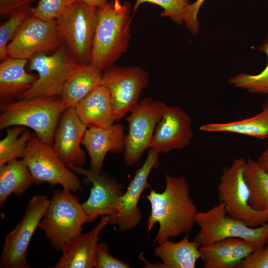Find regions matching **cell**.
Here are the masks:
<instances>
[{
    "instance_id": "cell-38",
    "label": "cell",
    "mask_w": 268,
    "mask_h": 268,
    "mask_svg": "<svg viewBox=\"0 0 268 268\" xmlns=\"http://www.w3.org/2000/svg\"><path fill=\"white\" fill-rule=\"evenodd\" d=\"M75 1L84 2L96 8L104 7L109 3L107 0H71V2Z\"/></svg>"
},
{
    "instance_id": "cell-35",
    "label": "cell",
    "mask_w": 268,
    "mask_h": 268,
    "mask_svg": "<svg viewBox=\"0 0 268 268\" xmlns=\"http://www.w3.org/2000/svg\"><path fill=\"white\" fill-rule=\"evenodd\" d=\"M204 0H197L194 3L189 4L184 21L188 29L193 34L198 33L199 29V22L198 14L201 6Z\"/></svg>"
},
{
    "instance_id": "cell-5",
    "label": "cell",
    "mask_w": 268,
    "mask_h": 268,
    "mask_svg": "<svg viewBox=\"0 0 268 268\" xmlns=\"http://www.w3.org/2000/svg\"><path fill=\"white\" fill-rule=\"evenodd\" d=\"M195 219L200 227L195 240L201 246L227 238L244 239L256 248L268 243V222L259 227H251L228 215L222 202L206 211H198Z\"/></svg>"
},
{
    "instance_id": "cell-30",
    "label": "cell",
    "mask_w": 268,
    "mask_h": 268,
    "mask_svg": "<svg viewBox=\"0 0 268 268\" xmlns=\"http://www.w3.org/2000/svg\"><path fill=\"white\" fill-rule=\"evenodd\" d=\"M31 7L27 5L20 7L11 13L10 17L0 26V60L8 58V43L14 37L16 31L25 19L31 14Z\"/></svg>"
},
{
    "instance_id": "cell-34",
    "label": "cell",
    "mask_w": 268,
    "mask_h": 268,
    "mask_svg": "<svg viewBox=\"0 0 268 268\" xmlns=\"http://www.w3.org/2000/svg\"><path fill=\"white\" fill-rule=\"evenodd\" d=\"M238 268H268V245L256 248L242 260Z\"/></svg>"
},
{
    "instance_id": "cell-19",
    "label": "cell",
    "mask_w": 268,
    "mask_h": 268,
    "mask_svg": "<svg viewBox=\"0 0 268 268\" xmlns=\"http://www.w3.org/2000/svg\"><path fill=\"white\" fill-rule=\"evenodd\" d=\"M111 217L102 216L99 222L90 231L75 237L63 248V255L55 268H92L101 231L110 222Z\"/></svg>"
},
{
    "instance_id": "cell-27",
    "label": "cell",
    "mask_w": 268,
    "mask_h": 268,
    "mask_svg": "<svg viewBox=\"0 0 268 268\" xmlns=\"http://www.w3.org/2000/svg\"><path fill=\"white\" fill-rule=\"evenodd\" d=\"M244 177L249 191V203L255 210H268V174L251 158L244 165Z\"/></svg>"
},
{
    "instance_id": "cell-9",
    "label": "cell",
    "mask_w": 268,
    "mask_h": 268,
    "mask_svg": "<svg viewBox=\"0 0 268 268\" xmlns=\"http://www.w3.org/2000/svg\"><path fill=\"white\" fill-rule=\"evenodd\" d=\"M22 160L34 183L59 184L70 192L81 190L77 175L61 160L52 145L42 142L36 135L29 141Z\"/></svg>"
},
{
    "instance_id": "cell-7",
    "label": "cell",
    "mask_w": 268,
    "mask_h": 268,
    "mask_svg": "<svg viewBox=\"0 0 268 268\" xmlns=\"http://www.w3.org/2000/svg\"><path fill=\"white\" fill-rule=\"evenodd\" d=\"M56 20L64 44L76 62L80 64L91 63L97 8L81 1H73Z\"/></svg>"
},
{
    "instance_id": "cell-10",
    "label": "cell",
    "mask_w": 268,
    "mask_h": 268,
    "mask_svg": "<svg viewBox=\"0 0 268 268\" xmlns=\"http://www.w3.org/2000/svg\"><path fill=\"white\" fill-rule=\"evenodd\" d=\"M149 74L143 68L112 65L102 71L100 84L110 93L115 122L121 120L138 103Z\"/></svg>"
},
{
    "instance_id": "cell-3",
    "label": "cell",
    "mask_w": 268,
    "mask_h": 268,
    "mask_svg": "<svg viewBox=\"0 0 268 268\" xmlns=\"http://www.w3.org/2000/svg\"><path fill=\"white\" fill-rule=\"evenodd\" d=\"M65 109L60 97H36L0 104V129L21 126L33 130L52 145L58 123Z\"/></svg>"
},
{
    "instance_id": "cell-32",
    "label": "cell",
    "mask_w": 268,
    "mask_h": 268,
    "mask_svg": "<svg viewBox=\"0 0 268 268\" xmlns=\"http://www.w3.org/2000/svg\"><path fill=\"white\" fill-rule=\"evenodd\" d=\"M71 0H39L31 9V15L44 21L56 20Z\"/></svg>"
},
{
    "instance_id": "cell-15",
    "label": "cell",
    "mask_w": 268,
    "mask_h": 268,
    "mask_svg": "<svg viewBox=\"0 0 268 268\" xmlns=\"http://www.w3.org/2000/svg\"><path fill=\"white\" fill-rule=\"evenodd\" d=\"M68 167L72 171L84 175L92 184L89 198L82 204L88 217L87 222L95 221L99 216L108 215L111 219L114 217L124 194L123 186L91 169L75 165Z\"/></svg>"
},
{
    "instance_id": "cell-12",
    "label": "cell",
    "mask_w": 268,
    "mask_h": 268,
    "mask_svg": "<svg viewBox=\"0 0 268 268\" xmlns=\"http://www.w3.org/2000/svg\"><path fill=\"white\" fill-rule=\"evenodd\" d=\"M50 200L36 195L29 201L20 221L6 236L0 259L2 268H28L26 252L40 222L45 215Z\"/></svg>"
},
{
    "instance_id": "cell-23",
    "label": "cell",
    "mask_w": 268,
    "mask_h": 268,
    "mask_svg": "<svg viewBox=\"0 0 268 268\" xmlns=\"http://www.w3.org/2000/svg\"><path fill=\"white\" fill-rule=\"evenodd\" d=\"M157 245L154 254L162 263L153 265V268H195L197 261L201 259V245L195 240L190 241L189 234L180 241L168 239Z\"/></svg>"
},
{
    "instance_id": "cell-25",
    "label": "cell",
    "mask_w": 268,
    "mask_h": 268,
    "mask_svg": "<svg viewBox=\"0 0 268 268\" xmlns=\"http://www.w3.org/2000/svg\"><path fill=\"white\" fill-rule=\"evenodd\" d=\"M34 183L23 160L15 159L0 166V204L12 194L21 195Z\"/></svg>"
},
{
    "instance_id": "cell-6",
    "label": "cell",
    "mask_w": 268,
    "mask_h": 268,
    "mask_svg": "<svg viewBox=\"0 0 268 268\" xmlns=\"http://www.w3.org/2000/svg\"><path fill=\"white\" fill-rule=\"evenodd\" d=\"M28 63L29 70L37 72L38 78L19 100L60 96L66 82L80 65L65 44L51 54H35Z\"/></svg>"
},
{
    "instance_id": "cell-22",
    "label": "cell",
    "mask_w": 268,
    "mask_h": 268,
    "mask_svg": "<svg viewBox=\"0 0 268 268\" xmlns=\"http://www.w3.org/2000/svg\"><path fill=\"white\" fill-rule=\"evenodd\" d=\"M28 60L8 58L0 64V103L16 100L29 90L38 75L27 73L25 66Z\"/></svg>"
},
{
    "instance_id": "cell-37",
    "label": "cell",
    "mask_w": 268,
    "mask_h": 268,
    "mask_svg": "<svg viewBox=\"0 0 268 268\" xmlns=\"http://www.w3.org/2000/svg\"><path fill=\"white\" fill-rule=\"evenodd\" d=\"M257 162L261 168L268 174V147L260 155Z\"/></svg>"
},
{
    "instance_id": "cell-1",
    "label": "cell",
    "mask_w": 268,
    "mask_h": 268,
    "mask_svg": "<svg viewBox=\"0 0 268 268\" xmlns=\"http://www.w3.org/2000/svg\"><path fill=\"white\" fill-rule=\"evenodd\" d=\"M166 187L162 193L151 190L145 196L151 205L146 224L150 231L156 223L159 229L154 240L159 244L183 234H189L196 224V205L190 196V188L183 176L165 174Z\"/></svg>"
},
{
    "instance_id": "cell-26",
    "label": "cell",
    "mask_w": 268,
    "mask_h": 268,
    "mask_svg": "<svg viewBox=\"0 0 268 268\" xmlns=\"http://www.w3.org/2000/svg\"><path fill=\"white\" fill-rule=\"evenodd\" d=\"M206 132H227L264 139L268 137V110L262 111L248 119L226 122L213 123L200 126Z\"/></svg>"
},
{
    "instance_id": "cell-21",
    "label": "cell",
    "mask_w": 268,
    "mask_h": 268,
    "mask_svg": "<svg viewBox=\"0 0 268 268\" xmlns=\"http://www.w3.org/2000/svg\"><path fill=\"white\" fill-rule=\"evenodd\" d=\"M81 122L88 128H108L115 122L108 89L99 85L80 100L74 107Z\"/></svg>"
},
{
    "instance_id": "cell-20",
    "label": "cell",
    "mask_w": 268,
    "mask_h": 268,
    "mask_svg": "<svg viewBox=\"0 0 268 268\" xmlns=\"http://www.w3.org/2000/svg\"><path fill=\"white\" fill-rule=\"evenodd\" d=\"M256 249L241 238H227L200 247L204 268H236Z\"/></svg>"
},
{
    "instance_id": "cell-31",
    "label": "cell",
    "mask_w": 268,
    "mask_h": 268,
    "mask_svg": "<svg viewBox=\"0 0 268 268\" xmlns=\"http://www.w3.org/2000/svg\"><path fill=\"white\" fill-rule=\"evenodd\" d=\"M149 2L161 6L163 11V17H169L174 21L181 24L186 18L188 6V0H136L134 9L135 10L141 4Z\"/></svg>"
},
{
    "instance_id": "cell-14",
    "label": "cell",
    "mask_w": 268,
    "mask_h": 268,
    "mask_svg": "<svg viewBox=\"0 0 268 268\" xmlns=\"http://www.w3.org/2000/svg\"><path fill=\"white\" fill-rule=\"evenodd\" d=\"M193 135L189 115L178 106L167 105L156 125L149 148L158 154L168 153L186 147Z\"/></svg>"
},
{
    "instance_id": "cell-4",
    "label": "cell",
    "mask_w": 268,
    "mask_h": 268,
    "mask_svg": "<svg viewBox=\"0 0 268 268\" xmlns=\"http://www.w3.org/2000/svg\"><path fill=\"white\" fill-rule=\"evenodd\" d=\"M88 217L82 204L70 191L56 190L39 227L45 232L51 246L62 251L71 240L80 235Z\"/></svg>"
},
{
    "instance_id": "cell-8",
    "label": "cell",
    "mask_w": 268,
    "mask_h": 268,
    "mask_svg": "<svg viewBox=\"0 0 268 268\" xmlns=\"http://www.w3.org/2000/svg\"><path fill=\"white\" fill-rule=\"evenodd\" d=\"M245 161L244 157L236 158L223 168L217 187L218 196L228 215L251 227H257L268 222V210H255L249 203V191L243 175Z\"/></svg>"
},
{
    "instance_id": "cell-18",
    "label": "cell",
    "mask_w": 268,
    "mask_h": 268,
    "mask_svg": "<svg viewBox=\"0 0 268 268\" xmlns=\"http://www.w3.org/2000/svg\"><path fill=\"white\" fill-rule=\"evenodd\" d=\"M126 136L124 126L120 123L106 128L92 127L87 129L81 143L90 156V169L101 173L108 152L119 153L124 150Z\"/></svg>"
},
{
    "instance_id": "cell-33",
    "label": "cell",
    "mask_w": 268,
    "mask_h": 268,
    "mask_svg": "<svg viewBox=\"0 0 268 268\" xmlns=\"http://www.w3.org/2000/svg\"><path fill=\"white\" fill-rule=\"evenodd\" d=\"M130 266L110 253L105 242H98L97 246L95 268H129Z\"/></svg>"
},
{
    "instance_id": "cell-24",
    "label": "cell",
    "mask_w": 268,
    "mask_h": 268,
    "mask_svg": "<svg viewBox=\"0 0 268 268\" xmlns=\"http://www.w3.org/2000/svg\"><path fill=\"white\" fill-rule=\"evenodd\" d=\"M102 71L91 63L80 64L66 82L60 96L66 108L77 103L100 84Z\"/></svg>"
},
{
    "instance_id": "cell-11",
    "label": "cell",
    "mask_w": 268,
    "mask_h": 268,
    "mask_svg": "<svg viewBox=\"0 0 268 268\" xmlns=\"http://www.w3.org/2000/svg\"><path fill=\"white\" fill-rule=\"evenodd\" d=\"M167 105L150 97L143 98L131 110L126 118L129 130L124 152L125 163L132 166L138 162L149 144L155 128Z\"/></svg>"
},
{
    "instance_id": "cell-2",
    "label": "cell",
    "mask_w": 268,
    "mask_h": 268,
    "mask_svg": "<svg viewBox=\"0 0 268 268\" xmlns=\"http://www.w3.org/2000/svg\"><path fill=\"white\" fill-rule=\"evenodd\" d=\"M91 64L103 71L114 65L127 50L131 39L130 5L112 0L97 8Z\"/></svg>"
},
{
    "instance_id": "cell-16",
    "label": "cell",
    "mask_w": 268,
    "mask_h": 268,
    "mask_svg": "<svg viewBox=\"0 0 268 268\" xmlns=\"http://www.w3.org/2000/svg\"><path fill=\"white\" fill-rule=\"evenodd\" d=\"M158 155L149 148L145 161L136 171L126 192L120 199L117 214L111 219L110 222L117 224L121 231L135 227L141 221V213L138 202L143 191L150 187L147 179L151 170L158 166Z\"/></svg>"
},
{
    "instance_id": "cell-36",
    "label": "cell",
    "mask_w": 268,
    "mask_h": 268,
    "mask_svg": "<svg viewBox=\"0 0 268 268\" xmlns=\"http://www.w3.org/2000/svg\"><path fill=\"white\" fill-rule=\"evenodd\" d=\"M34 0H0V14L4 15L14 10L29 5Z\"/></svg>"
},
{
    "instance_id": "cell-13",
    "label": "cell",
    "mask_w": 268,
    "mask_h": 268,
    "mask_svg": "<svg viewBox=\"0 0 268 268\" xmlns=\"http://www.w3.org/2000/svg\"><path fill=\"white\" fill-rule=\"evenodd\" d=\"M64 44L56 20L31 15L19 27L7 46L8 58L28 60L38 53L51 54Z\"/></svg>"
},
{
    "instance_id": "cell-17",
    "label": "cell",
    "mask_w": 268,
    "mask_h": 268,
    "mask_svg": "<svg viewBox=\"0 0 268 268\" xmlns=\"http://www.w3.org/2000/svg\"><path fill=\"white\" fill-rule=\"evenodd\" d=\"M87 127L77 116L74 108L65 109L56 130L52 147L68 166H82L86 162L84 151L80 144Z\"/></svg>"
},
{
    "instance_id": "cell-39",
    "label": "cell",
    "mask_w": 268,
    "mask_h": 268,
    "mask_svg": "<svg viewBox=\"0 0 268 268\" xmlns=\"http://www.w3.org/2000/svg\"><path fill=\"white\" fill-rule=\"evenodd\" d=\"M262 110H268V99L265 101L262 107Z\"/></svg>"
},
{
    "instance_id": "cell-29",
    "label": "cell",
    "mask_w": 268,
    "mask_h": 268,
    "mask_svg": "<svg viewBox=\"0 0 268 268\" xmlns=\"http://www.w3.org/2000/svg\"><path fill=\"white\" fill-rule=\"evenodd\" d=\"M258 49L265 53L268 59V36ZM228 82L251 93L268 95V62L261 72L257 74L240 73L230 78Z\"/></svg>"
},
{
    "instance_id": "cell-28",
    "label": "cell",
    "mask_w": 268,
    "mask_h": 268,
    "mask_svg": "<svg viewBox=\"0 0 268 268\" xmlns=\"http://www.w3.org/2000/svg\"><path fill=\"white\" fill-rule=\"evenodd\" d=\"M32 137L25 127L15 126L8 129L5 136L0 141V166L18 158H23Z\"/></svg>"
}]
</instances>
